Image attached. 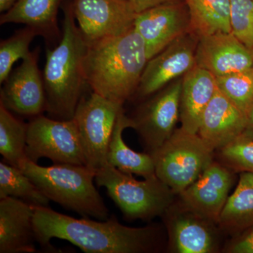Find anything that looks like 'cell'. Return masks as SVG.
<instances>
[{
    "label": "cell",
    "instance_id": "obj_19",
    "mask_svg": "<svg viewBox=\"0 0 253 253\" xmlns=\"http://www.w3.org/2000/svg\"><path fill=\"white\" fill-rule=\"evenodd\" d=\"M215 76L195 66L182 77L179 106L181 128L198 134L205 109L217 89Z\"/></svg>",
    "mask_w": 253,
    "mask_h": 253
},
{
    "label": "cell",
    "instance_id": "obj_13",
    "mask_svg": "<svg viewBox=\"0 0 253 253\" xmlns=\"http://www.w3.org/2000/svg\"><path fill=\"white\" fill-rule=\"evenodd\" d=\"M134 29L144 41L148 59H151L190 31L187 6L176 0L139 13Z\"/></svg>",
    "mask_w": 253,
    "mask_h": 253
},
{
    "label": "cell",
    "instance_id": "obj_24",
    "mask_svg": "<svg viewBox=\"0 0 253 253\" xmlns=\"http://www.w3.org/2000/svg\"><path fill=\"white\" fill-rule=\"evenodd\" d=\"M28 123L23 122L0 102V154L2 161L20 168L25 160Z\"/></svg>",
    "mask_w": 253,
    "mask_h": 253
},
{
    "label": "cell",
    "instance_id": "obj_6",
    "mask_svg": "<svg viewBox=\"0 0 253 253\" xmlns=\"http://www.w3.org/2000/svg\"><path fill=\"white\" fill-rule=\"evenodd\" d=\"M213 153L199 134L180 127L151 156L156 176L179 195L212 162Z\"/></svg>",
    "mask_w": 253,
    "mask_h": 253
},
{
    "label": "cell",
    "instance_id": "obj_27",
    "mask_svg": "<svg viewBox=\"0 0 253 253\" xmlns=\"http://www.w3.org/2000/svg\"><path fill=\"white\" fill-rule=\"evenodd\" d=\"M215 78L218 89L246 116L253 105V68Z\"/></svg>",
    "mask_w": 253,
    "mask_h": 253
},
{
    "label": "cell",
    "instance_id": "obj_1",
    "mask_svg": "<svg viewBox=\"0 0 253 253\" xmlns=\"http://www.w3.org/2000/svg\"><path fill=\"white\" fill-rule=\"evenodd\" d=\"M33 225L36 241L51 252V240H65L86 253H149L157 249L159 231L156 226L129 227L116 216L106 220L89 217L77 219L53 211L33 206Z\"/></svg>",
    "mask_w": 253,
    "mask_h": 253
},
{
    "label": "cell",
    "instance_id": "obj_16",
    "mask_svg": "<svg viewBox=\"0 0 253 253\" xmlns=\"http://www.w3.org/2000/svg\"><path fill=\"white\" fill-rule=\"evenodd\" d=\"M196 66L215 77L253 68V49L233 33H217L200 37Z\"/></svg>",
    "mask_w": 253,
    "mask_h": 253
},
{
    "label": "cell",
    "instance_id": "obj_26",
    "mask_svg": "<svg viewBox=\"0 0 253 253\" xmlns=\"http://www.w3.org/2000/svg\"><path fill=\"white\" fill-rule=\"evenodd\" d=\"M39 33L35 28L26 26L0 43V83L9 76L15 63L24 59L31 54L29 47Z\"/></svg>",
    "mask_w": 253,
    "mask_h": 253
},
{
    "label": "cell",
    "instance_id": "obj_7",
    "mask_svg": "<svg viewBox=\"0 0 253 253\" xmlns=\"http://www.w3.org/2000/svg\"><path fill=\"white\" fill-rule=\"evenodd\" d=\"M26 155L36 163L46 158L55 164L86 166L81 136L73 118L61 121L43 114L32 118L28 123Z\"/></svg>",
    "mask_w": 253,
    "mask_h": 253
},
{
    "label": "cell",
    "instance_id": "obj_17",
    "mask_svg": "<svg viewBox=\"0 0 253 253\" xmlns=\"http://www.w3.org/2000/svg\"><path fill=\"white\" fill-rule=\"evenodd\" d=\"M246 123V115L217 88L205 109L198 134L214 151L242 136Z\"/></svg>",
    "mask_w": 253,
    "mask_h": 253
},
{
    "label": "cell",
    "instance_id": "obj_8",
    "mask_svg": "<svg viewBox=\"0 0 253 253\" xmlns=\"http://www.w3.org/2000/svg\"><path fill=\"white\" fill-rule=\"evenodd\" d=\"M123 105L94 92L83 96L73 119L77 124L86 166L96 171L108 164V149Z\"/></svg>",
    "mask_w": 253,
    "mask_h": 253
},
{
    "label": "cell",
    "instance_id": "obj_10",
    "mask_svg": "<svg viewBox=\"0 0 253 253\" xmlns=\"http://www.w3.org/2000/svg\"><path fill=\"white\" fill-rule=\"evenodd\" d=\"M73 13L86 44L134 28L135 10L127 0H73Z\"/></svg>",
    "mask_w": 253,
    "mask_h": 253
},
{
    "label": "cell",
    "instance_id": "obj_18",
    "mask_svg": "<svg viewBox=\"0 0 253 253\" xmlns=\"http://www.w3.org/2000/svg\"><path fill=\"white\" fill-rule=\"evenodd\" d=\"M34 210L12 197L0 199V253L37 252Z\"/></svg>",
    "mask_w": 253,
    "mask_h": 253
},
{
    "label": "cell",
    "instance_id": "obj_20",
    "mask_svg": "<svg viewBox=\"0 0 253 253\" xmlns=\"http://www.w3.org/2000/svg\"><path fill=\"white\" fill-rule=\"evenodd\" d=\"M65 0H17L0 17V24L21 23L35 28L46 39H56L60 33L57 16Z\"/></svg>",
    "mask_w": 253,
    "mask_h": 253
},
{
    "label": "cell",
    "instance_id": "obj_32",
    "mask_svg": "<svg viewBox=\"0 0 253 253\" xmlns=\"http://www.w3.org/2000/svg\"><path fill=\"white\" fill-rule=\"evenodd\" d=\"M242 136L253 141V105L246 113V127Z\"/></svg>",
    "mask_w": 253,
    "mask_h": 253
},
{
    "label": "cell",
    "instance_id": "obj_31",
    "mask_svg": "<svg viewBox=\"0 0 253 253\" xmlns=\"http://www.w3.org/2000/svg\"><path fill=\"white\" fill-rule=\"evenodd\" d=\"M137 14L159 5L176 0H127Z\"/></svg>",
    "mask_w": 253,
    "mask_h": 253
},
{
    "label": "cell",
    "instance_id": "obj_25",
    "mask_svg": "<svg viewBox=\"0 0 253 253\" xmlns=\"http://www.w3.org/2000/svg\"><path fill=\"white\" fill-rule=\"evenodd\" d=\"M12 197L33 206L49 207L50 201L19 168L0 162V199Z\"/></svg>",
    "mask_w": 253,
    "mask_h": 253
},
{
    "label": "cell",
    "instance_id": "obj_23",
    "mask_svg": "<svg viewBox=\"0 0 253 253\" xmlns=\"http://www.w3.org/2000/svg\"><path fill=\"white\" fill-rule=\"evenodd\" d=\"M190 16V31L200 37L232 33L229 0H184Z\"/></svg>",
    "mask_w": 253,
    "mask_h": 253
},
{
    "label": "cell",
    "instance_id": "obj_22",
    "mask_svg": "<svg viewBox=\"0 0 253 253\" xmlns=\"http://www.w3.org/2000/svg\"><path fill=\"white\" fill-rule=\"evenodd\" d=\"M218 226L231 235H239L253 226V174L241 172L235 191L229 196Z\"/></svg>",
    "mask_w": 253,
    "mask_h": 253
},
{
    "label": "cell",
    "instance_id": "obj_9",
    "mask_svg": "<svg viewBox=\"0 0 253 253\" xmlns=\"http://www.w3.org/2000/svg\"><path fill=\"white\" fill-rule=\"evenodd\" d=\"M182 78H178L148 97L128 116L147 154L151 155L172 135L179 120Z\"/></svg>",
    "mask_w": 253,
    "mask_h": 253
},
{
    "label": "cell",
    "instance_id": "obj_29",
    "mask_svg": "<svg viewBox=\"0 0 253 253\" xmlns=\"http://www.w3.org/2000/svg\"><path fill=\"white\" fill-rule=\"evenodd\" d=\"M233 34L253 49V0H229Z\"/></svg>",
    "mask_w": 253,
    "mask_h": 253
},
{
    "label": "cell",
    "instance_id": "obj_11",
    "mask_svg": "<svg viewBox=\"0 0 253 253\" xmlns=\"http://www.w3.org/2000/svg\"><path fill=\"white\" fill-rule=\"evenodd\" d=\"M199 37L189 31L146 63L135 94L146 99L191 71L196 66Z\"/></svg>",
    "mask_w": 253,
    "mask_h": 253
},
{
    "label": "cell",
    "instance_id": "obj_4",
    "mask_svg": "<svg viewBox=\"0 0 253 253\" xmlns=\"http://www.w3.org/2000/svg\"><path fill=\"white\" fill-rule=\"evenodd\" d=\"M19 168L50 201L83 217L106 220L110 217L109 209L94 186L96 171L87 166L54 163L44 167L27 158Z\"/></svg>",
    "mask_w": 253,
    "mask_h": 253
},
{
    "label": "cell",
    "instance_id": "obj_5",
    "mask_svg": "<svg viewBox=\"0 0 253 253\" xmlns=\"http://www.w3.org/2000/svg\"><path fill=\"white\" fill-rule=\"evenodd\" d=\"M95 182L104 187L126 219L151 220L163 216L176 195L157 176L136 180L133 174L107 164L96 171Z\"/></svg>",
    "mask_w": 253,
    "mask_h": 253
},
{
    "label": "cell",
    "instance_id": "obj_33",
    "mask_svg": "<svg viewBox=\"0 0 253 253\" xmlns=\"http://www.w3.org/2000/svg\"><path fill=\"white\" fill-rule=\"evenodd\" d=\"M17 0H0V12L4 13L14 6Z\"/></svg>",
    "mask_w": 253,
    "mask_h": 253
},
{
    "label": "cell",
    "instance_id": "obj_28",
    "mask_svg": "<svg viewBox=\"0 0 253 253\" xmlns=\"http://www.w3.org/2000/svg\"><path fill=\"white\" fill-rule=\"evenodd\" d=\"M219 151L221 163L231 170L253 174V141L241 136Z\"/></svg>",
    "mask_w": 253,
    "mask_h": 253
},
{
    "label": "cell",
    "instance_id": "obj_15",
    "mask_svg": "<svg viewBox=\"0 0 253 253\" xmlns=\"http://www.w3.org/2000/svg\"><path fill=\"white\" fill-rule=\"evenodd\" d=\"M233 183L234 171L221 163L212 161L193 184L178 195L179 201L218 225Z\"/></svg>",
    "mask_w": 253,
    "mask_h": 253
},
{
    "label": "cell",
    "instance_id": "obj_14",
    "mask_svg": "<svg viewBox=\"0 0 253 253\" xmlns=\"http://www.w3.org/2000/svg\"><path fill=\"white\" fill-rule=\"evenodd\" d=\"M165 217L169 247L179 253H210L217 249V223L184 206L174 203Z\"/></svg>",
    "mask_w": 253,
    "mask_h": 253
},
{
    "label": "cell",
    "instance_id": "obj_21",
    "mask_svg": "<svg viewBox=\"0 0 253 253\" xmlns=\"http://www.w3.org/2000/svg\"><path fill=\"white\" fill-rule=\"evenodd\" d=\"M129 117L124 109L118 115L108 149V164L126 174H136L144 179L156 175L154 158L147 153L134 151L125 142L123 131L131 128Z\"/></svg>",
    "mask_w": 253,
    "mask_h": 253
},
{
    "label": "cell",
    "instance_id": "obj_2",
    "mask_svg": "<svg viewBox=\"0 0 253 253\" xmlns=\"http://www.w3.org/2000/svg\"><path fill=\"white\" fill-rule=\"evenodd\" d=\"M148 61L144 42L134 28L87 44L84 61L86 84L93 92L124 105L135 94Z\"/></svg>",
    "mask_w": 253,
    "mask_h": 253
},
{
    "label": "cell",
    "instance_id": "obj_30",
    "mask_svg": "<svg viewBox=\"0 0 253 253\" xmlns=\"http://www.w3.org/2000/svg\"><path fill=\"white\" fill-rule=\"evenodd\" d=\"M226 252L253 253V226L235 236L226 248Z\"/></svg>",
    "mask_w": 253,
    "mask_h": 253
},
{
    "label": "cell",
    "instance_id": "obj_12",
    "mask_svg": "<svg viewBox=\"0 0 253 253\" xmlns=\"http://www.w3.org/2000/svg\"><path fill=\"white\" fill-rule=\"evenodd\" d=\"M40 48H36L2 83L0 102L12 113L33 118L45 112L46 92L38 66Z\"/></svg>",
    "mask_w": 253,
    "mask_h": 253
},
{
    "label": "cell",
    "instance_id": "obj_3",
    "mask_svg": "<svg viewBox=\"0 0 253 253\" xmlns=\"http://www.w3.org/2000/svg\"><path fill=\"white\" fill-rule=\"evenodd\" d=\"M86 44L73 13L72 3L63 7L62 36L58 45L46 50L42 73L48 117L73 119L86 85L84 61Z\"/></svg>",
    "mask_w": 253,
    "mask_h": 253
}]
</instances>
